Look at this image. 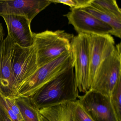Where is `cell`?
I'll return each instance as SVG.
<instances>
[{
	"label": "cell",
	"instance_id": "10",
	"mask_svg": "<svg viewBox=\"0 0 121 121\" xmlns=\"http://www.w3.org/2000/svg\"><path fill=\"white\" fill-rule=\"evenodd\" d=\"M14 44L7 35L0 46V93L5 97H16L12 63Z\"/></svg>",
	"mask_w": 121,
	"mask_h": 121
},
{
	"label": "cell",
	"instance_id": "16",
	"mask_svg": "<svg viewBox=\"0 0 121 121\" xmlns=\"http://www.w3.org/2000/svg\"><path fill=\"white\" fill-rule=\"evenodd\" d=\"M90 6L121 20V10L115 0H91Z\"/></svg>",
	"mask_w": 121,
	"mask_h": 121
},
{
	"label": "cell",
	"instance_id": "15",
	"mask_svg": "<svg viewBox=\"0 0 121 121\" xmlns=\"http://www.w3.org/2000/svg\"><path fill=\"white\" fill-rule=\"evenodd\" d=\"M15 99L24 121H39L38 109L31 98L17 96Z\"/></svg>",
	"mask_w": 121,
	"mask_h": 121
},
{
	"label": "cell",
	"instance_id": "13",
	"mask_svg": "<svg viewBox=\"0 0 121 121\" xmlns=\"http://www.w3.org/2000/svg\"><path fill=\"white\" fill-rule=\"evenodd\" d=\"M73 105L74 102H66L42 108L38 112L49 121H74Z\"/></svg>",
	"mask_w": 121,
	"mask_h": 121
},
{
	"label": "cell",
	"instance_id": "23",
	"mask_svg": "<svg viewBox=\"0 0 121 121\" xmlns=\"http://www.w3.org/2000/svg\"><path fill=\"white\" fill-rule=\"evenodd\" d=\"M4 36L3 27L2 24L0 23V46L4 40Z\"/></svg>",
	"mask_w": 121,
	"mask_h": 121
},
{
	"label": "cell",
	"instance_id": "2",
	"mask_svg": "<svg viewBox=\"0 0 121 121\" xmlns=\"http://www.w3.org/2000/svg\"><path fill=\"white\" fill-rule=\"evenodd\" d=\"M38 68L71 51L74 35L64 30L33 33Z\"/></svg>",
	"mask_w": 121,
	"mask_h": 121
},
{
	"label": "cell",
	"instance_id": "4",
	"mask_svg": "<svg viewBox=\"0 0 121 121\" xmlns=\"http://www.w3.org/2000/svg\"><path fill=\"white\" fill-rule=\"evenodd\" d=\"M120 78L121 46L120 43L115 45L113 52L99 66L90 90L110 97Z\"/></svg>",
	"mask_w": 121,
	"mask_h": 121
},
{
	"label": "cell",
	"instance_id": "19",
	"mask_svg": "<svg viewBox=\"0 0 121 121\" xmlns=\"http://www.w3.org/2000/svg\"><path fill=\"white\" fill-rule=\"evenodd\" d=\"M73 117L74 121H94L84 110L78 100L74 102Z\"/></svg>",
	"mask_w": 121,
	"mask_h": 121
},
{
	"label": "cell",
	"instance_id": "6",
	"mask_svg": "<svg viewBox=\"0 0 121 121\" xmlns=\"http://www.w3.org/2000/svg\"><path fill=\"white\" fill-rule=\"evenodd\" d=\"M71 52L77 87L79 92L85 93L90 90L88 34H78L74 37Z\"/></svg>",
	"mask_w": 121,
	"mask_h": 121
},
{
	"label": "cell",
	"instance_id": "3",
	"mask_svg": "<svg viewBox=\"0 0 121 121\" xmlns=\"http://www.w3.org/2000/svg\"><path fill=\"white\" fill-rule=\"evenodd\" d=\"M73 66V56L71 51L39 68L20 87L17 96L31 97L44 86Z\"/></svg>",
	"mask_w": 121,
	"mask_h": 121
},
{
	"label": "cell",
	"instance_id": "17",
	"mask_svg": "<svg viewBox=\"0 0 121 121\" xmlns=\"http://www.w3.org/2000/svg\"><path fill=\"white\" fill-rule=\"evenodd\" d=\"M121 78L119 80L110 96L111 103L119 121H121Z\"/></svg>",
	"mask_w": 121,
	"mask_h": 121
},
{
	"label": "cell",
	"instance_id": "1",
	"mask_svg": "<svg viewBox=\"0 0 121 121\" xmlns=\"http://www.w3.org/2000/svg\"><path fill=\"white\" fill-rule=\"evenodd\" d=\"M79 96L73 66L55 77L30 98L39 110L66 102H76Z\"/></svg>",
	"mask_w": 121,
	"mask_h": 121
},
{
	"label": "cell",
	"instance_id": "14",
	"mask_svg": "<svg viewBox=\"0 0 121 121\" xmlns=\"http://www.w3.org/2000/svg\"><path fill=\"white\" fill-rule=\"evenodd\" d=\"M81 9L109 26L112 30V35L121 39V19L90 5Z\"/></svg>",
	"mask_w": 121,
	"mask_h": 121
},
{
	"label": "cell",
	"instance_id": "9",
	"mask_svg": "<svg viewBox=\"0 0 121 121\" xmlns=\"http://www.w3.org/2000/svg\"><path fill=\"white\" fill-rule=\"evenodd\" d=\"M64 15L78 34L110 35L112 30L105 23L81 9H70Z\"/></svg>",
	"mask_w": 121,
	"mask_h": 121
},
{
	"label": "cell",
	"instance_id": "11",
	"mask_svg": "<svg viewBox=\"0 0 121 121\" xmlns=\"http://www.w3.org/2000/svg\"><path fill=\"white\" fill-rule=\"evenodd\" d=\"M51 3L50 0H0V16H23L31 23L36 15Z\"/></svg>",
	"mask_w": 121,
	"mask_h": 121
},
{
	"label": "cell",
	"instance_id": "5",
	"mask_svg": "<svg viewBox=\"0 0 121 121\" xmlns=\"http://www.w3.org/2000/svg\"><path fill=\"white\" fill-rule=\"evenodd\" d=\"M12 63L13 86L16 97L20 87L39 68L34 46L24 48L15 44Z\"/></svg>",
	"mask_w": 121,
	"mask_h": 121
},
{
	"label": "cell",
	"instance_id": "12",
	"mask_svg": "<svg viewBox=\"0 0 121 121\" xmlns=\"http://www.w3.org/2000/svg\"><path fill=\"white\" fill-rule=\"evenodd\" d=\"M7 28L8 35L15 44L24 48L32 46L34 44L33 32L31 22L23 16L1 15Z\"/></svg>",
	"mask_w": 121,
	"mask_h": 121
},
{
	"label": "cell",
	"instance_id": "24",
	"mask_svg": "<svg viewBox=\"0 0 121 121\" xmlns=\"http://www.w3.org/2000/svg\"><path fill=\"white\" fill-rule=\"evenodd\" d=\"M38 117L39 121H49L47 119L41 115L39 113V112L38 113Z\"/></svg>",
	"mask_w": 121,
	"mask_h": 121
},
{
	"label": "cell",
	"instance_id": "20",
	"mask_svg": "<svg viewBox=\"0 0 121 121\" xmlns=\"http://www.w3.org/2000/svg\"><path fill=\"white\" fill-rule=\"evenodd\" d=\"M0 105L5 111L12 121H20L19 117L10 108L5 101L4 96L0 93Z\"/></svg>",
	"mask_w": 121,
	"mask_h": 121
},
{
	"label": "cell",
	"instance_id": "18",
	"mask_svg": "<svg viewBox=\"0 0 121 121\" xmlns=\"http://www.w3.org/2000/svg\"><path fill=\"white\" fill-rule=\"evenodd\" d=\"M51 3H61L70 7L71 9H82L90 6L91 0H50Z\"/></svg>",
	"mask_w": 121,
	"mask_h": 121
},
{
	"label": "cell",
	"instance_id": "7",
	"mask_svg": "<svg viewBox=\"0 0 121 121\" xmlns=\"http://www.w3.org/2000/svg\"><path fill=\"white\" fill-rule=\"evenodd\" d=\"M77 100L94 121H119L110 97L90 90Z\"/></svg>",
	"mask_w": 121,
	"mask_h": 121
},
{
	"label": "cell",
	"instance_id": "21",
	"mask_svg": "<svg viewBox=\"0 0 121 121\" xmlns=\"http://www.w3.org/2000/svg\"><path fill=\"white\" fill-rule=\"evenodd\" d=\"M5 99L8 105L9 106L12 111L17 115L19 117L20 121H24L21 114L20 110L19 107L17 106L15 99V97H5Z\"/></svg>",
	"mask_w": 121,
	"mask_h": 121
},
{
	"label": "cell",
	"instance_id": "8",
	"mask_svg": "<svg viewBox=\"0 0 121 121\" xmlns=\"http://www.w3.org/2000/svg\"><path fill=\"white\" fill-rule=\"evenodd\" d=\"M88 35L90 89L99 66L113 52L116 45L114 38L110 35Z\"/></svg>",
	"mask_w": 121,
	"mask_h": 121
},
{
	"label": "cell",
	"instance_id": "22",
	"mask_svg": "<svg viewBox=\"0 0 121 121\" xmlns=\"http://www.w3.org/2000/svg\"><path fill=\"white\" fill-rule=\"evenodd\" d=\"M0 121H12L4 109L0 105Z\"/></svg>",
	"mask_w": 121,
	"mask_h": 121
}]
</instances>
